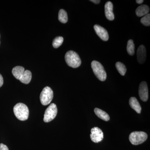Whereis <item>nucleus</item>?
Instances as JSON below:
<instances>
[{"instance_id": "1", "label": "nucleus", "mask_w": 150, "mask_h": 150, "mask_svg": "<svg viewBox=\"0 0 150 150\" xmlns=\"http://www.w3.org/2000/svg\"><path fill=\"white\" fill-rule=\"evenodd\" d=\"M13 112L17 118L21 121L27 120L29 116V110L25 104L18 103L13 108Z\"/></svg>"}, {"instance_id": "2", "label": "nucleus", "mask_w": 150, "mask_h": 150, "mask_svg": "<svg viewBox=\"0 0 150 150\" xmlns=\"http://www.w3.org/2000/svg\"><path fill=\"white\" fill-rule=\"evenodd\" d=\"M65 59L68 66L72 68H78L81 64V61L79 54L73 51H68L66 53Z\"/></svg>"}, {"instance_id": "3", "label": "nucleus", "mask_w": 150, "mask_h": 150, "mask_svg": "<svg viewBox=\"0 0 150 150\" xmlns=\"http://www.w3.org/2000/svg\"><path fill=\"white\" fill-rule=\"evenodd\" d=\"M92 69L94 74L100 81H104L106 80L107 74L104 67L100 62L93 61L91 62Z\"/></svg>"}, {"instance_id": "4", "label": "nucleus", "mask_w": 150, "mask_h": 150, "mask_svg": "<svg viewBox=\"0 0 150 150\" xmlns=\"http://www.w3.org/2000/svg\"><path fill=\"white\" fill-rule=\"evenodd\" d=\"M148 138L146 133L143 131H134L129 135V139L133 145L141 144L144 142Z\"/></svg>"}, {"instance_id": "5", "label": "nucleus", "mask_w": 150, "mask_h": 150, "mask_svg": "<svg viewBox=\"0 0 150 150\" xmlns=\"http://www.w3.org/2000/svg\"><path fill=\"white\" fill-rule=\"evenodd\" d=\"M54 97V92L51 88L46 86L43 89L40 94V100L43 105L49 104Z\"/></svg>"}, {"instance_id": "6", "label": "nucleus", "mask_w": 150, "mask_h": 150, "mask_svg": "<svg viewBox=\"0 0 150 150\" xmlns=\"http://www.w3.org/2000/svg\"><path fill=\"white\" fill-rule=\"evenodd\" d=\"M57 112L58 109L56 105L51 103L45 111L43 121L46 123H48L54 120L57 115Z\"/></svg>"}, {"instance_id": "7", "label": "nucleus", "mask_w": 150, "mask_h": 150, "mask_svg": "<svg viewBox=\"0 0 150 150\" xmlns=\"http://www.w3.org/2000/svg\"><path fill=\"white\" fill-rule=\"evenodd\" d=\"M91 139L93 142L97 143L102 141L103 139V133L102 130L97 127H95L91 129Z\"/></svg>"}, {"instance_id": "8", "label": "nucleus", "mask_w": 150, "mask_h": 150, "mask_svg": "<svg viewBox=\"0 0 150 150\" xmlns=\"http://www.w3.org/2000/svg\"><path fill=\"white\" fill-rule=\"evenodd\" d=\"M139 92L140 99L144 102L146 101L149 98V91L146 82L143 81L140 83Z\"/></svg>"}, {"instance_id": "9", "label": "nucleus", "mask_w": 150, "mask_h": 150, "mask_svg": "<svg viewBox=\"0 0 150 150\" xmlns=\"http://www.w3.org/2000/svg\"><path fill=\"white\" fill-rule=\"evenodd\" d=\"M94 29L95 30L96 34L100 38L101 40L105 41L108 40L109 35L108 32L104 28L98 25H95L94 26Z\"/></svg>"}, {"instance_id": "10", "label": "nucleus", "mask_w": 150, "mask_h": 150, "mask_svg": "<svg viewBox=\"0 0 150 150\" xmlns=\"http://www.w3.org/2000/svg\"><path fill=\"white\" fill-rule=\"evenodd\" d=\"M105 13L106 18L109 21L114 19V14L113 13V4L110 1H108L105 5Z\"/></svg>"}, {"instance_id": "11", "label": "nucleus", "mask_w": 150, "mask_h": 150, "mask_svg": "<svg viewBox=\"0 0 150 150\" xmlns=\"http://www.w3.org/2000/svg\"><path fill=\"white\" fill-rule=\"evenodd\" d=\"M137 60L141 64H144L146 58V48L144 45H141L137 51Z\"/></svg>"}, {"instance_id": "12", "label": "nucleus", "mask_w": 150, "mask_h": 150, "mask_svg": "<svg viewBox=\"0 0 150 150\" xmlns=\"http://www.w3.org/2000/svg\"><path fill=\"white\" fill-rule=\"evenodd\" d=\"M129 105L132 109L138 113H140L142 111V107L138 100L135 97H131L129 99Z\"/></svg>"}, {"instance_id": "13", "label": "nucleus", "mask_w": 150, "mask_h": 150, "mask_svg": "<svg viewBox=\"0 0 150 150\" xmlns=\"http://www.w3.org/2000/svg\"><path fill=\"white\" fill-rule=\"evenodd\" d=\"M149 11L150 8L149 6L146 5H143L137 8L136 10V13L137 16L142 17L149 14Z\"/></svg>"}, {"instance_id": "14", "label": "nucleus", "mask_w": 150, "mask_h": 150, "mask_svg": "<svg viewBox=\"0 0 150 150\" xmlns=\"http://www.w3.org/2000/svg\"><path fill=\"white\" fill-rule=\"evenodd\" d=\"M94 112L98 118H100L103 121H108L110 120V116L107 112L99 109V108H95Z\"/></svg>"}, {"instance_id": "15", "label": "nucleus", "mask_w": 150, "mask_h": 150, "mask_svg": "<svg viewBox=\"0 0 150 150\" xmlns=\"http://www.w3.org/2000/svg\"><path fill=\"white\" fill-rule=\"evenodd\" d=\"M25 71V69L23 67L21 66H17L13 69L12 72L17 79L20 80L23 74Z\"/></svg>"}, {"instance_id": "16", "label": "nucleus", "mask_w": 150, "mask_h": 150, "mask_svg": "<svg viewBox=\"0 0 150 150\" xmlns=\"http://www.w3.org/2000/svg\"><path fill=\"white\" fill-rule=\"evenodd\" d=\"M32 78V74L29 70H25L24 71L23 74L20 79V81L24 84H28L30 82Z\"/></svg>"}, {"instance_id": "17", "label": "nucleus", "mask_w": 150, "mask_h": 150, "mask_svg": "<svg viewBox=\"0 0 150 150\" xmlns=\"http://www.w3.org/2000/svg\"><path fill=\"white\" fill-rule=\"evenodd\" d=\"M59 20L62 23H67L68 20V14L64 9L60 10L59 13Z\"/></svg>"}, {"instance_id": "18", "label": "nucleus", "mask_w": 150, "mask_h": 150, "mask_svg": "<svg viewBox=\"0 0 150 150\" xmlns=\"http://www.w3.org/2000/svg\"><path fill=\"white\" fill-rule=\"evenodd\" d=\"M116 69L122 76H124L126 74L127 69L125 65L120 62H117L115 64Z\"/></svg>"}, {"instance_id": "19", "label": "nucleus", "mask_w": 150, "mask_h": 150, "mask_svg": "<svg viewBox=\"0 0 150 150\" xmlns=\"http://www.w3.org/2000/svg\"><path fill=\"white\" fill-rule=\"evenodd\" d=\"M127 51L130 56H133L135 53V45L133 40H128L127 43Z\"/></svg>"}, {"instance_id": "20", "label": "nucleus", "mask_w": 150, "mask_h": 150, "mask_svg": "<svg viewBox=\"0 0 150 150\" xmlns=\"http://www.w3.org/2000/svg\"><path fill=\"white\" fill-rule=\"evenodd\" d=\"M64 42V38L62 36L55 38L53 41V46L54 48H58L62 45Z\"/></svg>"}, {"instance_id": "21", "label": "nucleus", "mask_w": 150, "mask_h": 150, "mask_svg": "<svg viewBox=\"0 0 150 150\" xmlns=\"http://www.w3.org/2000/svg\"><path fill=\"white\" fill-rule=\"evenodd\" d=\"M141 23L145 26H150V14H148L142 18L141 20Z\"/></svg>"}, {"instance_id": "22", "label": "nucleus", "mask_w": 150, "mask_h": 150, "mask_svg": "<svg viewBox=\"0 0 150 150\" xmlns=\"http://www.w3.org/2000/svg\"><path fill=\"white\" fill-rule=\"evenodd\" d=\"M0 150H9L8 148L6 145L3 144H0Z\"/></svg>"}, {"instance_id": "23", "label": "nucleus", "mask_w": 150, "mask_h": 150, "mask_svg": "<svg viewBox=\"0 0 150 150\" xmlns=\"http://www.w3.org/2000/svg\"><path fill=\"white\" fill-rule=\"evenodd\" d=\"M3 84H4V79H3L2 76L0 74V87L3 86Z\"/></svg>"}, {"instance_id": "24", "label": "nucleus", "mask_w": 150, "mask_h": 150, "mask_svg": "<svg viewBox=\"0 0 150 150\" xmlns=\"http://www.w3.org/2000/svg\"><path fill=\"white\" fill-rule=\"evenodd\" d=\"M90 1L96 4H99L100 2V0H91Z\"/></svg>"}, {"instance_id": "25", "label": "nucleus", "mask_w": 150, "mask_h": 150, "mask_svg": "<svg viewBox=\"0 0 150 150\" xmlns=\"http://www.w3.org/2000/svg\"><path fill=\"white\" fill-rule=\"evenodd\" d=\"M144 1H143V0H137V1H136V2H137V4H142V3L144 2Z\"/></svg>"}]
</instances>
